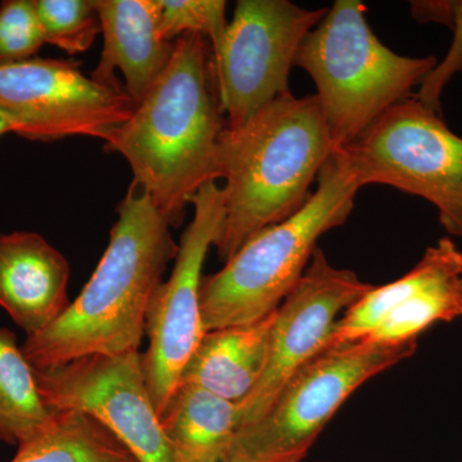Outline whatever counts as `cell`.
Listing matches in <instances>:
<instances>
[{"label": "cell", "instance_id": "6da1fadb", "mask_svg": "<svg viewBox=\"0 0 462 462\" xmlns=\"http://www.w3.org/2000/svg\"><path fill=\"white\" fill-rule=\"evenodd\" d=\"M226 120L205 36L175 41L169 66L132 116L105 142L170 226H180L200 188L221 179L218 144Z\"/></svg>", "mask_w": 462, "mask_h": 462}, {"label": "cell", "instance_id": "7a4b0ae2", "mask_svg": "<svg viewBox=\"0 0 462 462\" xmlns=\"http://www.w3.org/2000/svg\"><path fill=\"white\" fill-rule=\"evenodd\" d=\"M96 272L65 314L21 346L35 370L139 351L149 303L179 245L148 194L132 182Z\"/></svg>", "mask_w": 462, "mask_h": 462}, {"label": "cell", "instance_id": "3957f363", "mask_svg": "<svg viewBox=\"0 0 462 462\" xmlns=\"http://www.w3.org/2000/svg\"><path fill=\"white\" fill-rule=\"evenodd\" d=\"M336 151L315 94L298 98L291 91L242 126L225 127L218 144L225 217L215 243L221 260L300 211Z\"/></svg>", "mask_w": 462, "mask_h": 462}, {"label": "cell", "instance_id": "277c9868", "mask_svg": "<svg viewBox=\"0 0 462 462\" xmlns=\"http://www.w3.org/2000/svg\"><path fill=\"white\" fill-rule=\"evenodd\" d=\"M305 206L252 236L220 272L203 276V330L263 320L278 310L305 273L319 239L342 226L363 188L334 153Z\"/></svg>", "mask_w": 462, "mask_h": 462}, {"label": "cell", "instance_id": "5b68a950", "mask_svg": "<svg viewBox=\"0 0 462 462\" xmlns=\"http://www.w3.org/2000/svg\"><path fill=\"white\" fill-rule=\"evenodd\" d=\"M434 56H401L379 41L360 0H337L306 36L296 67L311 76L337 151L354 143L389 108L411 98Z\"/></svg>", "mask_w": 462, "mask_h": 462}, {"label": "cell", "instance_id": "8992f818", "mask_svg": "<svg viewBox=\"0 0 462 462\" xmlns=\"http://www.w3.org/2000/svg\"><path fill=\"white\" fill-rule=\"evenodd\" d=\"M418 342L367 339L327 346L282 387L260 420L242 428L231 455L248 462H302L325 425L367 380L412 357Z\"/></svg>", "mask_w": 462, "mask_h": 462}, {"label": "cell", "instance_id": "52a82bcc", "mask_svg": "<svg viewBox=\"0 0 462 462\" xmlns=\"http://www.w3.org/2000/svg\"><path fill=\"white\" fill-rule=\"evenodd\" d=\"M336 153L361 188L387 185L420 197L436 207L443 229L462 240V138L442 115L412 96Z\"/></svg>", "mask_w": 462, "mask_h": 462}, {"label": "cell", "instance_id": "ba28073f", "mask_svg": "<svg viewBox=\"0 0 462 462\" xmlns=\"http://www.w3.org/2000/svg\"><path fill=\"white\" fill-rule=\"evenodd\" d=\"M289 0H239L212 50L216 87L227 127H239L291 93L300 45L327 14Z\"/></svg>", "mask_w": 462, "mask_h": 462}, {"label": "cell", "instance_id": "9c48e42d", "mask_svg": "<svg viewBox=\"0 0 462 462\" xmlns=\"http://www.w3.org/2000/svg\"><path fill=\"white\" fill-rule=\"evenodd\" d=\"M191 206L193 220L181 236L171 275L158 285L145 320L149 345L142 355V367L158 416L165 411L185 365L205 334L199 291L207 254L215 245L225 217L223 188L208 182Z\"/></svg>", "mask_w": 462, "mask_h": 462}, {"label": "cell", "instance_id": "30bf717a", "mask_svg": "<svg viewBox=\"0 0 462 462\" xmlns=\"http://www.w3.org/2000/svg\"><path fill=\"white\" fill-rule=\"evenodd\" d=\"M134 108L123 88L88 78L72 60L35 57L0 66V114L27 141L106 142Z\"/></svg>", "mask_w": 462, "mask_h": 462}, {"label": "cell", "instance_id": "8fae6325", "mask_svg": "<svg viewBox=\"0 0 462 462\" xmlns=\"http://www.w3.org/2000/svg\"><path fill=\"white\" fill-rule=\"evenodd\" d=\"M35 378L51 411L72 410L96 419L138 462H173L139 351L87 356L35 370Z\"/></svg>", "mask_w": 462, "mask_h": 462}, {"label": "cell", "instance_id": "7c38bea8", "mask_svg": "<svg viewBox=\"0 0 462 462\" xmlns=\"http://www.w3.org/2000/svg\"><path fill=\"white\" fill-rule=\"evenodd\" d=\"M373 288L352 270L331 264L316 248L302 278L275 311L266 370L238 404L239 430L269 411L288 380L327 348L340 316Z\"/></svg>", "mask_w": 462, "mask_h": 462}, {"label": "cell", "instance_id": "4fadbf2b", "mask_svg": "<svg viewBox=\"0 0 462 462\" xmlns=\"http://www.w3.org/2000/svg\"><path fill=\"white\" fill-rule=\"evenodd\" d=\"M67 258L32 231L0 233V307L27 337L47 329L71 305Z\"/></svg>", "mask_w": 462, "mask_h": 462}, {"label": "cell", "instance_id": "5bb4252c", "mask_svg": "<svg viewBox=\"0 0 462 462\" xmlns=\"http://www.w3.org/2000/svg\"><path fill=\"white\" fill-rule=\"evenodd\" d=\"M97 9L105 44L91 78L121 87L116 80L120 69L125 91L136 107L165 72L175 50V42L161 35V0H97Z\"/></svg>", "mask_w": 462, "mask_h": 462}, {"label": "cell", "instance_id": "9a60e30c", "mask_svg": "<svg viewBox=\"0 0 462 462\" xmlns=\"http://www.w3.org/2000/svg\"><path fill=\"white\" fill-rule=\"evenodd\" d=\"M273 320L275 312L251 324L205 331L182 370L180 384L242 403L266 370Z\"/></svg>", "mask_w": 462, "mask_h": 462}, {"label": "cell", "instance_id": "2e32d148", "mask_svg": "<svg viewBox=\"0 0 462 462\" xmlns=\"http://www.w3.org/2000/svg\"><path fill=\"white\" fill-rule=\"evenodd\" d=\"M173 462H225L239 431L238 404L180 384L160 415Z\"/></svg>", "mask_w": 462, "mask_h": 462}, {"label": "cell", "instance_id": "e0dca14e", "mask_svg": "<svg viewBox=\"0 0 462 462\" xmlns=\"http://www.w3.org/2000/svg\"><path fill=\"white\" fill-rule=\"evenodd\" d=\"M462 276V251L446 236L427 248L420 261L402 278L372 291L340 316L328 346L367 338L385 316L412 294L445 279Z\"/></svg>", "mask_w": 462, "mask_h": 462}, {"label": "cell", "instance_id": "ac0fdd59", "mask_svg": "<svg viewBox=\"0 0 462 462\" xmlns=\"http://www.w3.org/2000/svg\"><path fill=\"white\" fill-rule=\"evenodd\" d=\"M56 415L42 401L16 334L0 327V440L25 445L50 430Z\"/></svg>", "mask_w": 462, "mask_h": 462}, {"label": "cell", "instance_id": "d6986e66", "mask_svg": "<svg viewBox=\"0 0 462 462\" xmlns=\"http://www.w3.org/2000/svg\"><path fill=\"white\" fill-rule=\"evenodd\" d=\"M12 462H138L96 419L79 411L57 412L50 430L18 447Z\"/></svg>", "mask_w": 462, "mask_h": 462}, {"label": "cell", "instance_id": "ffe728a7", "mask_svg": "<svg viewBox=\"0 0 462 462\" xmlns=\"http://www.w3.org/2000/svg\"><path fill=\"white\" fill-rule=\"evenodd\" d=\"M462 318V276L445 279L421 289L394 307L367 340L384 345L418 342L437 322Z\"/></svg>", "mask_w": 462, "mask_h": 462}, {"label": "cell", "instance_id": "44dd1931", "mask_svg": "<svg viewBox=\"0 0 462 462\" xmlns=\"http://www.w3.org/2000/svg\"><path fill=\"white\" fill-rule=\"evenodd\" d=\"M45 42L69 56L84 53L96 42L100 26L97 0H33Z\"/></svg>", "mask_w": 462, "mask_h": 462}, {"label": "cell", "instance_id": "7402d4cb", "mask_svg": "<svg viewBox=\"0 0 462 462\" xmlns=\"http://www.w3.org/2000/svg\"><path fill=\"white\" fill-rule=\"evenodd\" d=\"M224 0H161L160 32L167 42L187 33L205 36L215 50L227 26Z\"/></svg>", "mask_w": 462, "mask_h": 462}, {"label": "cell", "instance_id": "603a6c76", "mask_svg": "<svg viewBox=\"0 0 462 462\" xmlns=\"http://www.w3.org/2000/svg\"><path fill=\"white\" fill-rule=\"evenodd\" d=\"M44 44L35 2H3L0 5V66L32 60Z\"/></svg>", "mask_w": 462, "mask_h": 462}, {"label": "cell", "instance_id": "cb8c5ba5", "mask_svg": "<svg viewBox=\"0 0 462 462\" xmlns=\"http://www.w3.org/2000/svg\"><path fill=\"white\" fill-rule=\"evenodd\" d=\"M452 42L445 58L437 62L430 74L425 76L413 94V98L425 107L442 115V96L447 85L462 72V0H452L448 25Z\"/></svg>", "mask_w": 462, "mask_h": 462}, {"label": "cell", "instance_id": "d4e9b609", "mask_svg": "<svg viewBox=\"0 0 462 462\" xmlns=\"http://www.w3.org/2000/svg\"><path fill=\"white\" fill-rule=\"evenodd\" d=\"M225 462H248L247 460H245V458L242 457V456L239 455H230V457L227 458Z\"/></svg>", "mask_w": 462, "mask_h": 462}, {"label": "cell", "instance_id": "484cf974", "mask_svg": "<svg viewBox=\"0 0 462 462\" xmlns=\"http://www.w3.org/2000/svg\"><path fill=\"white\" fill-rule=\"evenodd\" d=\"M303 462V461H302Z\"/></svg>", "mask_w": 462, "mask_h": 462}]
</instances>
